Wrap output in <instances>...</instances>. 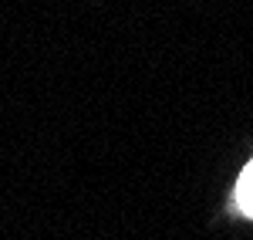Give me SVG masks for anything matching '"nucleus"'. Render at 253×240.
I'll return each instance as SVG.
<instances>
[{
    "label": "nucleus",
    "instance_id": "nucleus-1",
    "mask_svg": "<svg viewBox=\"0 0 253 240\" xmlns=\"http://www.w3.org/2000/svg\"><path fill=\"white\" fill-rule=\"evenodd\" d=\"M236 206H240L247 217H253V159H250V166L240 173V180H236Z\"/></svg>",
    "mask_w": 253,
    "mask_h": 240
}]
</instances>
